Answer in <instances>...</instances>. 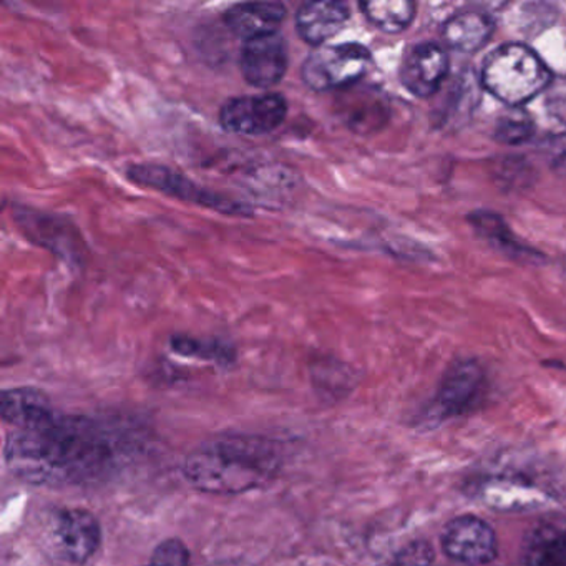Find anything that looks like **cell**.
Segmentation results:
<instances>
[{"label":"cell","instance_id":"7402d4cb","mask_svg":"<svg viewBox=\"0 0 566 566\" xmlns=\"http://www.w3.org/2000/svg\"><path fill=\"white\" fill-rule=\"evenodd\" d=\"M190 553L184 542L177 538L165 539L151 556L150 566H188Z\"/></svg>","mask_w":566,"mask_h":566},{"label":"cell","instance_id":"d6986e66","mask_svg":"<svg viewBox=\"0 0 566 566\" xmlns=\"http://www.w3.org/2000/svg\"><path fill=\"white\" fill-rule=\"evenodd\" d=\"M370 24L387 34H399L416 18V4L409 0H373L360 4Z\"/></svg>","mask_w":566,"mask_h":566},{"label":"cell","instance_id":"ba28073f","mask_svg":"<svg viewBox=\"0 0 566 566\" xmlns=\"http://www.w3.org/2000/svg\"><path fill=\"white\" fill-rule=\"evenodd\" d=\"M287 65V42L281 32H270L243 42L240 71L253 87L268 88L280 84L286 75Z\"/></svg>","mask_w":566,"mask_h":566},{"label":"cell","instance_id":"9c48e42d","mask_svg":"<svg viewBox=\"0 0 566 566\" xmlns=\"http://www.w3.org/2000/svg\"><path fill=\"white\" fill-rule=\"evenodd\" d=\"M336 112L354 134L373 135L382 130L389 122L390 104L379 88L356 84L339 92Z\"/></svg>","mask_w":566,"mask_h":566},{"label":"cell","instance_id":"44dd1931","mask_svg":"<svg viewBox=\"0 0 566 566\" xmlns=\"http://www.w3.org/2000/svg\"><path fill=\"white\" fill-rule=\"evenodd\" d=\"M171 347L178 354L184 356L201 357V359L228 360L231 357V350L224 344L217 340H198L188 336H175L171 339Z\"/></svg>","mask_w":566,"mask_h":566},{"label":"cell","instance_id":"9a60e30c","mask_svg":"<svg viewBox=\"0 0 566 566\" xmlns=\"http://www.w3.org/2000/svg\"><path fill=\"white\" fill-rule=\"evenodd\" d=\"M287 11L281 2H244L224 12L223 21L237 38L250 41L258 35L276 32Z\"/></svg>","mask_w":566,"mask_h":566},{"label":"cell","instance_id":"3957f363","mask_svg":"<svg viewBox=\"0 0 566 566\" xmlns=\"http://www.w3.org/2000/svg\"><path fill=\"white\" fill-rule=\"evenodd\" d=\"M552 82L545 62L526 45H503L483 62V87L512 108L522 107Z\"/></svg>","mask_w":566,"mask_h":566},{"label":"cell","instance_id":"ac0fdd59","mask_svg":"<svg viewBox=\"0 0 566 566\" xmlns=\"http://www.w3.org/2000/svg\"><path fill=\"white\" fill-rule=\"evenodd\" d=\"M470 223L475 228L476 233L489 241L495 250L509 254L510 258L535 256V251L520 243L518 238L510 231L509 224L499 217V214L489 213V211H479L470 214Z\"/></svg>","mask_w":566,"mask_h":566},{"label":"cell","instance_id":"5bb4252c","mask_svg":"<svg viewBox=\"0 0 566 566\" xmlns=\"http://www.w3.org/2000/svg\"><path fill=\"white\" fill-rule=\"evenodd\" d=\"M522 566H566L565 520H543L526 533Z\"/></svg>","mask_w":566,"mask_h":566},{"label":"cell","instance_id":"7c38bea8","mask_svg":"<svg viewBox=\"0 0 566 566\" xmlns=\"http://www.w3.org/2000/svg\"><path fill=\"white\" fill-rule=\"evenodd\" d=\"M349 21V8L337 0H313L296 12V31L300 38L314 48L336 38Z\"/></svg>","mask_w":566,"mask_h":566},{"label":"cell","instance_id":"8fae6325","mask_svg":"<svg viewBox=\"0 0 566 566\" xmlns=\"http://www.w3.org/2000/svg\"><path fill=\"white\" fill-rule=\"evenodd\" d=\"M449 57L440 45L426 42V44L413 45L400 67V81L403 87L416 95L426 98L436 94L442 82L446 81Z\"/></svg>","mask_w":566,"mask_h":566},{"label":"cell","instance_id":"52a82bcc","mask_svg":"<svg viewBox=\"0 0 566 566\" xmlns=\"http://www.w3.org/2000/svg\"><path fill=\"white\" fill-rule=\"evenodd\" d=\"M440 542L443 553L463 565H489L499 556L496 533L485 520L475 515H460L450 520Z\"/></svg>","mask_w":566,"mask_h":566},{"label":"cell","instance_id":"7a4b0ae2","mask_svg":"<svg viewBox=\"0 0 566 566\" xmlns=\"http://www.w3.org/2000/svg\"><path fill=\"white\" fill-rule=\"evenodd\" d=\"M281 469L276 443L263 437L227 436L188 455L184 472L201 492L233 495L266 485Z\"/></svg>","mask_w":566,"mask_h":566},{"label":"cell","instance_id":"2e32d148","mask_svg":"<svg viewBox=\"0 0 566 566\" xmlns=\"http://www.w3.org/2000/svg\"><path fill=\"white\" fill-rule=\"evenodd\" d=\"M0 413L15 429H32L55 416L48 396L32 387L4 390L0 397Z\"/></svg>","mask_w":566,"mask_h":566},{"label":"cell","instance_id":"603a6c76","mask_svg":"<svg viewBox=\"0 0 566 566\" xmlns=\"http://www.w3.org/2000/svg\"><path fill=\"white\" fill-rule=\"evenodd\" d=\"M546 92V111L553 118L566 125V77L553 81Z\"/></svg>","mask_w":566,"mask_h":566},{"label":"cell","instance_id":"ffe728a7","mask_svg":"<svg viewBox=\"0 0 566 566\" xmlns=\"http://www.w3.org/2000/svg\"><path fill=\"white\" fill-rule=\"evenodd\" d=\"M535 124L532 117L522 108H510L496 120L493 138L500 144L520 145L532 138Z\"/></svg>","mask_w":566,"mask_h":566},{"label":"cell","instance_id":"6da1fadb","mask_svg":"<svg viewBox=\"0 0 566 566\" xmlns=\"http://www.w3.org/2000/svg\"><path fill=\"white\" fill-rule=\"evenodd\" d=\"M6 460L28 482L74 485L107 475L117 463L118 450L98 423L55 413L41 426L12 432Z\"/></svg>","mask_w":566,"mask_h":566},{"label":"cell","instance_id":"e0dca14e","mask_svg":"<svg viewBox=\"0 0 566 566\" xmlns=\"http://www.w3.org/2000/svg\"><path fill=\"white\" fill-rule=\"evenodd\" d=\"M495 24L483 12L467 11L450 18L443 24L442 35L446 44L462 54H475L492 38Z\"/></svg>","mask_w":566,"mask_h":566},{"label":"cell","instance_id":"277c9868","mask_svg":"<svg viewBox=\"0 0 566 566\" xmlns=\"http://www.w3.org/2000/svg\"><path fill=\"white\" fill-rule=\"evenodd\" d=\"M369 67L370 52L363 45H323L304 61L301 75L311 91L340 92L359 84Z\"/></svg>","mask_w":566,"mask_h":566},{"label":"cell","instance_id":"cb8c5ba5","mask_svg":"<svg viewBox=\"0 0 566 566\" xmlns=\"http://www.w3.org/2000/svg\"><path fill=\"white\" fill-rule=\"evenodd\" d=\"M433 562V549L429 543L416 542L407 546L399 556H397L394 566H430Z\"/></svg>","mask_w":566,"mask_h":566},{"label":"cell","instance_id":"30bf717a","mask_svg":"<svg viewBox=\"0 0 566 566\" xmlns=\"http://www.w3.org/2000/svg\"><path fill=\"white\" fill-rule=\"evenodd\" d=\"M485 389V374L475 360H457L447 369L436 397L442 417L463 416L479 403Z\"/></svg>","mask_w":566,"mask_h":566},{"label":"cell","instance_id":"4fadbf2b","mask_svg":"<svg viewBox=\"0 0 566 566\" xmlns=\"http://www.w3.org/2000/svg\"><path fill=\"white\" fill-rule=\"evenodd\" d=\"M59 543L71 562L82 563L91 558L101 545V525L92 513L85 510H65L59 515Z\"/></svg>","mask_w":566,"mask_h":566},{"label":"cell","instance_id":"8992f818","mask_svg":"<svg viewBox=\"0 0 566 566\" xmlns=\"http://www.w3.org/2000/svg\"><path fill=\"white\" fill-rule=\"evenodd\" d=\"M287 115V101L281 94L243 95L224 102L221 127L231 134L261 137L276 130Z\"/></svg>","mask_w":566,"mask_h":566},{"label":"cell","instance_id":"5b68a950","mask_svg":"<svg viewBox=\"0 0 566 566\" xmlns=\"http://www.w3.org/2000/svg\"><path fill=\"white\" fill-rule=\"evenodd\" d=\"M128 178L140 187L161 191L168 197L198 205L208 210L223 214H237V217H251L253 208L241 201L231 200L217 191L208 190L201 185L195 184L190 178L184 177L171 168L157 164L132 165L127 171Z\"/></svg>","mask_w":566,"mask_h":566}]
</instances>
